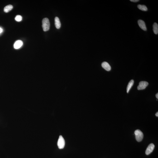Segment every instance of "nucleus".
I'll return each mask as SVG.
<instances>
[{
	"label": "nucleus",
	"instance_id": "1",
	"mask_svg": "<svg viewBox=\"0 0 158 158\" xmlns=\"http://www.w3.org/2000/svg\"><path fill=\"white\" fill-rule=\"evenodd\" d=\"M42 28L43 31H46L49 30L50 28V24L49 19L45 18L43 19L42 21Z\"/></svg>",
	"mask_w": 158,
	"mask_h": 158
},
{
	"label": "nucleus",
	"instance_id": "2",
	"mask_svg": "<svg viewBox=\"0 0 158 158\" xmlns=\"http://www.w3.org/2000/svg\"><path fill=\"white\" fill-rule=\"evenodd\" d=\"M134 134L135 135L136 139L137 142H141L143 140V132L140 130H137L135 131Z\"/></svg>",
	"mask_w": 158,
	"mask_h": 158
},
{
	"label": "nucleus",
	"instance_id": "3",
	"mask_svg": "<svg viewBox=\"0 0 158 158\" xmlns=\"http://www.w3.org/2000/svg\"><path fill=\"white\" fill-rule=\"evenodd\" d=\"M65 142L63 137L61 135L60 136L57 142V146L60 149L63 148L65 146Z\"/></svg>",
	"mask_w": 158,
	"mask_h": 158
},
{
	"label": "nucleus",
	"instance_id": "4",
	"mask_svg": "<svg viewBox=\"0 0 158 158\" xmlns=\"http://www.w3.org/2000/svg\"><path fill=\"white\" fill-rule=\"evenodd\" d=\"M148 85V83L146 81H141L140 82L139 85L137 87L138 90H143L146 88Z\"/></svg>",
	"mask_w": 158,
	"mask_h": 158
},
{
	"label": "nucleus",
	"instance_id": "5",
	"mask_svg": "<svg viewBox=\"0 0 158 158\" xmlns=\"http://www.w3.org/2000/svg\"><path fill=\"white\" fill-rule=\"evenodd\" d=\"M155 148V145L153 143H151L149 144L147 148L146 151V155H149L153 151Z\"/></svg>",
	"mask_w": 158,
	"mask_h": 158
},
{
	"label": "nucleus",
	"instance_id": "6",
	"mask_svg": "<svg viewBox=\"0 0 158 158\" xmlns=\"http://www.w3.org/2000/svg\"><path fill=\"white\" fill-rule=\"evenodd\" d=\"M138 24L140 28L144 31L147 30L146 26L144 21L142 20H139L138 21Z\"/></svg>",
	"mask_w": 158,
	"mask_h": 158
},
{
	"label": "nucleus",
	"instance_id": "7",
	"mask_svg": "<svg viewBox=\"0 0 158 158\" xmlns=\"http://www.w3.org/2000/svg\"><path fill=\"white\" fill-rule=\"evenodd\" d=\"M23 45V42L21 40H17L15 42L14 44V48L15 49H20L22 46Z\"/></svg>",
	"mask_w": 158,
	"mask_h": 158
},
{
	"label": "nucleus",
	"instance_id": "8",
	"mask_svg": "<svg viewBox=\"0 0 158 158\" xmlns=\"http://www.w3.org/2000/svg\"><path fill=\"white\" fill-rule=\"evenodd\" d=\"M102 66L106 70L109 71L111 69V67L109 64L107 62H103L102 64Z\"/></svg>",
	"mask_w": 158,
	"mask_h": 158
},
{
	"label": "nucleus",
	"instance_id": "9",
	"mask_svg": "<svg viewBox=\"0 0 158 158\" xmlns=\"http://www.w3.org/2000/svg\"><path fill=\"white\" fill-rule=\"evenodd\" d=\"M55 27L57 29L60 28L61 26V24L60 21L59 19L57 17L55 18Z\"/></svg>",
	"mask_w": 158,
	"mask_h": 158
},
{
	"label": "nucleus",
	"instance_id": "10",
	"mask_svg": "<svg viewBox=\"0 0 158 158\" xmlns=\"http://www.w3.org/2000/svg\"><path fill=\"white\" fill-rule=\"evenodd\" d=\"M134 83V81L133 80H131L129 83L127 88H126V92H127V93H128L129 92L130 89H131Z\"/></svg>",
	"mask_w": 158,
	"mask_h": 158
},
{
	"label": "nucleus",
	"instance_id": "11",
	"mask_svg": "<svg viewBox=\"0 0 158 158\" xmlns=\"http://www.w3.org/2000/svg\"><path fill=\"white\" fill-rule=\"evenodd\" d=\"M153 30L154 33L155 34L158 33V25L156 23H154L153 25Z\"/></svg>",
	"mask_w": 158,
	"mask_h": 158
},
{
	"label": "nucleus",
	"instance_id": "12",
	"mask_svg": "<svg viewBox=\"0 0 158 158\" xmlns=\"http://www.w3.org/2000/svg\"><path fill=\"white\" fill-rule=\"evenodd\" d=\"M13 6L11 5H9L6 6L4 8V11L6 13H8L12 9Z\"/></svg>",
	"mask_w": 158,
	"mask_h": 158
},
{
	"label": "nucleus",
	"instance_id": "13",
	"mask_svg": "<svg viewBox=\"0 0 158 158\" xmlns=\"http://www.w3.org/2000/svg\"><path fill=\"white\" fill-rule=\"evenodd\" d=\"M137 7L140 10L144 11H146L148 10V8L146 6L144 5L139 4L137 6Z\"/></svg>",
	"mask_w": 158,
	"mask_h": 158
},
{
	"label": "nucleus",
	"instance_id": "14",
	"mask_svg": "<svg viewBox=\"0 0 158 158\" xmlns=\"http://www.w3.org/2000/svg\"><path fill=\"white\" fill-rule=\"evenodd\" d=\"M22 17L20 15H17L15 18V20L16 21L20 22L22 20Z\"/></svg>",
	"mask_w": 158,
	"mask_h": 158
},
{
	"label": "nucleus",
	"instance_id": "15",
	"mask_svg": "<svg viewBox=\"0 0 158 158\" xmlns=\"http://www.w3.org/2000/svg\"><path fill=\"white\" fill-rule=\"evenodd\" d=\"M130 1H131V2H138L139 0H130Z\"/></svg>",
	"mask_w": 158,
	"mask_h": 158
},
{
	"label": "nucleus",
	"instance_id": "16",
	"mask_svg": "<svg viewBox=\"0 0 158 158\" xmlns=\"http://www.w3.org/2000/svg\"><path fill=\"white\" fill-rule=\"evenodd\" d=\"M2 31H3V29L1 28L0 27V34L2 33Z\"/></svg>",
	"mask_w": 158,
	"mask_h": 158
},
{
	"label": "nucleus",
	"instance_id": "17",
	"mask_svg": "<svg viewBox=\"0 0 158 158\" xmlns=\"http://www.w3.org/2000/svg\"><path fill=\"white\" fill-rule=\"evenodd\" d=\"M156 97L157 99H158V93L156 94Z\"/></svg>",
	"mask_w": 158,
	"mask_h": 158
},
{
	"label": "nucleus",
	"instance_id": "18",
	"mask_svg": "<svg viewBox=\"0 0 158 158\" xmlns=\"http://www.w3.org/2000/svg\"><path fill=\"white\" fill-rule=\"evenodd\" d=\"M155 115H156V117H158V112H157V113H156V114H155Z\"/></svg>",
	"mask_w": 158,
	"mask_h": 158
}]
</instances>
